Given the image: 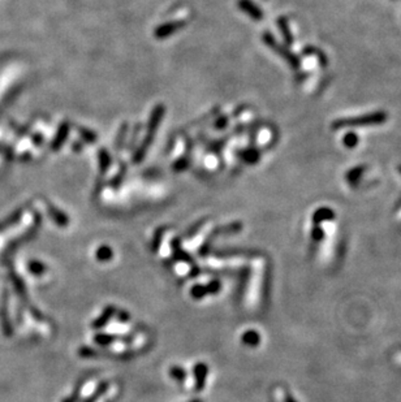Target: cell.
Masks as SVG:
<instances>
[{
  "label": "cell",
  "instance_id": "cell-1",
  "mask_svg": "<svg viewBox=\"0 0 401 402\" xmlns=\"http://www.w3.org/2000/svg\"><path fill=\"white\" fill-rule=\"evenodd\" d=\"M388 120V115L383 111L372 112V114L364 115V116L357 117H345V119H339L333 121L332 129L339 130L343 128H365V126H375L382 125Z\"/></svg>",
  "mask_w": 401,
  "mask_h": 402
},
{
  "label": "cell",
  "instance_id": "cell-2",
  "mask_svg": "<svg viewBox=\"0 0 401 402\" xmlns=\"http://www.w3.org/2000/svg\"><path fill=\"white\" fill-rule=\"evenodd\" d=\"M164 112H166V108H164L163 104H158V106L152 109L151 115H150L149 124H147L146 137H145V140L142 141L141 146L137 148V151L135 152V157H133V162L135 163H140L141 160L145 158V155H146V151L149 150L150 145H151L152 140H154L155 131L158 130V128H159V125H161V121L164 116Z\"/></svg>",
  "mask_w": 401,
  "mask_h": 402
},
{
  "label": "cell",
  "instance_id": "cell-3",
  "mask_svg": "<svg viewBox=\"0 0 401 402\" xmlns=\"http://www.w3.org/2000/svg\"><path fill=\"white\" fill-rule=\"evenodd\" d=\"M262 39H263V42L266 46H269L272 51H275L279 56L283 57L284 60L289 64L292 68L297 69L298 66H300V59H298V57L296 56L293 52H291L289 50L286 49V47H284L283 44L278 43V40L274 38V35L270 34L269 32H266V33H263V35H262Z\"/></svg>",
  "mask_w": 401,
  "mask_h": 402
},
{
  "label": "cell",
  "instance_id": "cell-4",
  "mask_svg": "<svg viewBox=\"0 0 401 402\" xmlns=\"http://www.w3.org/2000/svg\"><path fill=\"white\" fill-rule=\"evenodd\" d=\"M185 25H186L185 21H172V23H166L155 29L154 35L157 38H159V39H164V38L171 37L172 34H175L176 32H179V30L183 29Z\"/></svg>",
  "mask_w": 401,
  "mask_h": 402
},
{
  "label": "cell",
  "instance_id": "cell-5",
  "mask_svg": "<svg viewBox=\"0 0 401 402\" xmlns=\"http://www.w3.org/2000/svg\"><path fill=\"white\" fill-rule=\"evenodd\" d=\"M238 7L241 8V11L245 12L253 20L261 21L262 18H263V12H262V9H259V7L255 6L250 0H238Z\"/></svg>",
  "mask_w": 401,
  "mask_h": 402
},
{
  "label": "cell",
  "instance_id": "cell-6",
  "mask_svg": "<svg viewBox=\"0 0 401 402\" xmlns=\"http://www.w3.org/2000/svg\"><path fill=\"white\" fill-rule=\"evenodd\" d=\"M68 134H69V124L61 123L60 126H59V129H57L56 136H55V138L51 142V148L54 150V151L60 150V147L64 145L66 138H68Z\"/></svg>",
  "mask_w": 401,
  "mask_h": 402
},
{
  "label": "cell",
  "instance_id": "cell-7",
  "mask_svg": "<svg viewBox=\"0 0 401 402\" xmlns=\"http://www.w3.org/2000/svg\"><path fill=\"white\" fill-rule=\"evenodd\" d=\"M333 217H335V212H333L331 208L322 207V208H318V210L314 212V215H313V221H314L315 224H319V222L322 221L332 220Z\"/></svg>",
  "mask_w": 401,
  "mask_h": 402
},
{
  "label": "cell",
  "instance_id": "cell-8",
  "mask_svg": "<svg viewBox=\"0 0 401 402\" xmlns=\"http://www.w3.org/2000/svg\"><path fill=\"white\" fill-rule=\"evenodd\" d=\"M278 26L280 29V33L283 35V39L285 40L286 44H292L295 42L292 33L289 32V26H288V20L285 17H280L278 20Z\"/></svg>",
  "mask_w": 401,
  "mask_h": 402
},
{
  "label": "cell",
  "instance_id": "cell-9",
  "mask_svg": "<svg viewBox=\"0 0 401 402\" xmlns=\"http://www.w3.org/2000/svg\"><path fill=\"white\" fill-rule=\"evenodd\" d=\"M240 159H242L243 162L248 163V164H254L259 160L261 158V154L259 151H257L255 148H249V150H243V151L240 152Z\"/></svg>",
  "mask_w": 401,
  "mask_h": 402
},
{
  "label": "cell",
  "instance_id": "cell-10",
  "mask_svg": "<svg viewBox=\"0 0 401 402\" xmlns=\"http://www.w3.org/2000/svg\"><path fill=\"white\" fill-rule=\"evenodd\" d=\"M365 171V167H355V168L350 169L347 173V181L350 185H357L358 181L361 180L362 173Z\"/></svg>",
  "mask_w": 401,
  "mask_h": 402
},
{
  "label": "cell",
  "instance_id": "cell-11",
  "mask_svg": "<svg viewBox=\"0 0 401 402\" xmlns=\"http://www.w3.org/2000/svg\"><path fill=\"white\" fill-rule=\"evenodd\" d=\"M99 166H100V172L104 173V172L108 171L109 166H111V158H109V154L106 151V150H100L99 151Z\"/></svg>",
  "mask_w": 401,
  "mask_h": 402
},
{
  "label": "cell",
  "instance_id": "cell-12",
  "mask_svg": "<svg viewBox=\"0 0 401 402\" xmlns=\"http://www.w3.org/2000/svg\"><path fill=\"white\" fill-rule=\"evenodd\" d=\"M49 211H50V214H51L52 219H55V221H56L57 224H60V226H65L66 222H68V217H66V215L63 214L61 211H59L57 208L50 206Z\"/></svg>",
  "mask_w": 401,
  "mask_h": 402
},
{
  "label": "cell",
  "instance_id": "cell-13",
  "mask_svg": "<svg viewBox=\"0 0 401 402\" xmlns=\"http://www.w3.org/2000/svg\"><path fill=\"white\" fill-rule=\"evenodd\" d=\"M343 143H344V146H345V147L354 148L355 146H357V143H358L357 134H354V133H353V131H349V133H347V134H345V136H344Z\"/></svg>",
  "mask_w": 401,
  "mask_h": 402
},
{
  "label": "cell",
  "instance_id": "cell-14",
  "mask_svg": "<svg viewBox=\"0 0 401 402\" xmlns=\"http://www.w3.org/2000/svg\"><path fill=\"white\" fill-rule=\"evenodd\" d=\"M78 131H80V136L86 141V142L93 143L97 141V134L93 133V131L87 130V129H83V128H78Z\"/></svg>",
  "mask_w": 401,
  "mask_h": 402
},
{
  "label": "cell",
  "instance_id": "cell-15",
  "mask_svg": "<svg viewBox=\"0 0 401 402\" xmlns=\"http://www.w3.org/2000/svg\"><path fill=\"white\" fill-rule=\"evenodd\" d=\"M126 130H128V124L124 123V125L121 126V129H120V133H119L118 140H116V145H115L118 148L123 147L124 140H125V137H126Z\"/></svg>",
  "mask_w": 401,
  "mask_h": 402
},
{
  "label": "cell",
  "instance_id": "cell-16",
  "mask_svg": "<svg viewBox=\"0 0 401 402\" xmlns=\"http://www.w3.org/2000/svg\"><path fill=\"white\" fill-rule=\"evenodd\" d=\"M323 236H324V232L322 231L319 227H315V228L313 229V240L321 241L322 238H323Z\"/></svg>",
  "mask_w": 401,
  "mask_h": 402
},
{
  "label": "cell",
  "instance_id": "cell-17",
  "mask_svg": "<svg viewBox=\"0 0 401 402\" xmlns=\"http://www.w3.org/2000/svg\"><path fill=\"white\" fill-rule=\"evenodd\" d=\"M111 255L112 253L111 250H109V248H100V250L98 251V257H99L102 260H103L104 257H106V259H108Z\"/></svg>",
  "mask_w": 401,
  "mask_h": 402
},
{
  "label": "cell",
  "instance_id": "cell-18",
  "mask_svg": "<svg viewBox=\"0 0 401 402\" xmlns=\"http://www.w3.org/2000/svg\"><path fill=\"white\" fill-rule=\"evenodd\" d=\"M227 121H228V117L223 116V117H221V119H219V120L216 121V123H215V128H216V129H223L224 126L227 125Z\"/></svg>",
  "mask_w": 401,
  "mask_h": 402
},
{
  "label": "cell",
  "instance_id": "cell-19",
  "mask_svg": "<svg viewBox=\"0 0 401 402\" xmlns=\"http://www.w3.org/2000/svg\"><path fill=\"white\" fill-rule=\"evenodd\" d=\"M400 172H401V167H400Z\"/></svg>",
  "mask_w": 401,
  "mask_h": 402
},
{
  "label": "cell",
  "instance_id": "cell-20",
  "mask_svg": "<svg viewBox=\"0 0 401 402\" xmlns=\"http://www.w3.org/2000/svg\"><path fill=\"white\" fill-rule=\"evenodd\" d=\"M195 402H198V401H195Z\"/></svg>",
  "mask_w": 401,
  "mask_h": 402
}]
</instances>
